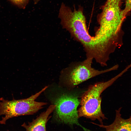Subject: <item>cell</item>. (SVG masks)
<instances>
[{"instance_id":"6da1fadb","label":"cell","mask_w":131,"mask_h":131,"mask_svg":"<svg viewBox=\"0 0 131 131\" xmlns=\"http://www.w3.org/2000/svg\"><path fill=\"white\" fill-rule=\"evenodd\" d=\"M81 6L72 10L63 3L59 11L58 17L63 27L68 31L72 37L82 45L87 57L93 56L99 50L101 44L94 36L88 30L86 19Z\"/></svg>"},{"instance_id":"7a4b0ae2","label":"cell","mask_w":131,"mask_h":131,"mask_svg":"<svg viewBox=\"0 0 131 131\" xmlns=\"http://www.w3.org/2000/svg\"><path fill=\"white\" fill-rule=\"evenodd\" d=\"M123 0H107L97 16L99 26L95 32L97 35L112 42L122 41L121 27L125 18L121 8Z\"/></svg>"},{"instance_id":"3957f363","label":"cell","mask_w":131,"mask_h":131,"mask_svg":"<svg viewBox=\"0 0 131 131\" xmlns=\"http://www.w3.org/2000/svg\"><path fill=\"white\" fill-rule=\"evenodd\" d=\"M124 73L123 71L106 81L98 82L89 86L81 96L78 110L79 118L84 117L93 121L97 119L103 124V120L107 118L101 110V94Z\"/></svg>"},{"instance_id":"277c9868","label":"cell","mask_w":131,"mask_h":131,"mask_svg":"<svg viewBox=\"0 0 131 131\" xmlns=\"http://www.w3.org/2000/svg\"><path fill=\"white\" fill-rule=\"evenodd\" d=\"M48 87L45 86L41 90L26 98L12 100L0 98V116L4 115L0 120V124H6L10 118L21 115H31L36 113L47 104L44 102L36 101L35 100Z\"/></svg>"},{"instance_id":"5b68a950","label":"cell","mask_w":131,"mask_h":131,"mask_svg":"<svg viewBox=\"0 0 131 131\" xmlns=\"http://www.w3.org/2000/svg\"><path fill=\"white\" fill-rule=\"evenodd\" d=\"M79 95L76 92H65L58 94L52 98L53 104L56 106L54 110L55 117L60 122L75 124L85 131H90L78 122L77 108L81 102Z\"/></svg>"},{"instance_id":"8992f818","label":"cell","mask_w":131,"mask_h":131,"mask_svg":"<svg viewBox=\"0 0 131 131\" xmlns=\"http://www.w3.org/2000/svg\"><path fill=\"white\" fill-rule=\"evenodd\" d=\"M93 59L86 58L82 61L72 63L64 70L65 80L67 86L73 88L82 82L102 74L116 70L115 65L104 70H99L92 67Z\"/></svg>"},{"instance_id":"52a82bcc","label":"cell","mask_w":131,"mask_h":131,"mask_svg":"<svg viewBox=\"0 0 131 131\" xmlns=\"http://www.w3.org/2000/svg\"><path fill=\"white\" fill-rule=\"evenodd\" d=\"M56 106L50 105L46 110L41 113L39 116L27 125L25 123L21 126L26 129V131H46V125L49 119V116L55 110Z\"/></svg>"},{"instance_id":"ba28073f","label":"cell","mask_w":131,"mask_h":131,"mask_svg":"<svg viewBox=\"0 0 131 131\" xmlns=\"http://www.w3.org/2000/svg\"><path fill=\"white\" fill-rule=\"evenodd\" d=\"M121 108L116 111V115L114 122L108 125L92 123L104 128L105 131H131V116L129 118H123L120 113Z\"/></svg>"},{"instance_id":"9c48e42d","label":"cell","mask_w":131,"mask_h":131,"mask_svg":"<svg viewBox=\"0 0 131 131\" xmlns=\"http://www.w3.org/2000/svg\"><path fill=\"white\" fill-rule=\"evenodd\" d=\"M12 2L21 8H25L29 0H10Z\"/></svg>"},{"instance_id":"30bf717a","label":"cell","mask_w":131,"mask_h":131,"mask_svg":"<svg viewBox=\"0 0 131 131\" xmlns=\"http://www.w3.org/2000/svg\"><path fill=\"white\" fill-rule=\"evenodd\" d=\"M131 10V0H125V7L123 9V15L126 18L128 13Z\"/></svg>"},{"instance_id":"8fae6325","label":"cell","mask_w":131,"mask_h":131,"mask_svg":"<svg viewBox=\"0 0 131 131\" xmlns=\"http://www.w3.org/2000/svg\"><path fill=\"white\" fill-rule=\"evenodd\" d=\"M41 0H33L35 4H36L37 3Z\"/></svg>"},{"instance_id":"7c38bea8","label":"cell","mask_w":131,"mask_h":131,"mask_svg":"<svg viewBox=\"0 0 131 131\" xmlns=\"http://www.w3.org/2000/svg\"></svg>"}]
</instances>
